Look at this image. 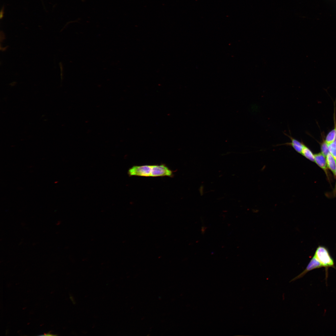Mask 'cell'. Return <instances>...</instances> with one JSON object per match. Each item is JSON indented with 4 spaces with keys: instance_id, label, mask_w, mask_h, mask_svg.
Here are the masks:
<instances>
[{
    "instance_id": "1",
    "label": "cell",
    "mask_w": 336,
    "mask_h": 336,
    "mask_svg": "<svg viewBox=\"0 0 336 336\" xmlns=\"http://www.w3.org/2000/svg\"><path fill=\"white\" fill-rule=\"evenodd\" d=\"M320 261L323 267L325 268V279L327 281L329 268L332 267L336 269L334 259L326 247L319 245L316 248L314 255Z\"/></svg>"
},
{
    "instance_id": "2",
    "label": "cell",
    "mask_w": 336,
    "mask_h": 336,
    "mask_svg": "<svg viewBox=\"0 0 336 336\" xmlns=\"http://www.w3.org/2000/svg\"><path fill=\"white\" fill-rule=\"evenodd\" d=\"M152 165L134 166L130 168L128 174L129 176L151 177Z\"/></svg>"
},
{
    "instance_id": "3",
    "label": "cell",
    "mask_w": 336,
    "mask_h": 336,
    "mask_svg": "<svg viewBox=\"0 0 336 336\" xmlns=\"http://www.w3.org/2000/svg\"><path fill=\"white\" fill-rule=\"evenodd\" d=\"M173 175V171L165 164L152 165L151 177H172Z\"/></svg>"
},
{
    "instance_id": "4",
    "label": "cell",
    "mask_w": 336,
    "mask_h": 336,
    "mask_svg": "<svg viewBox=\"0 0 336 336\" xmlns=\"http://www.w3.org/2000/svg\"><path fill=\"white\" fill-rule=\"evenodd\" d=\"M323 267L320 261L313 255L305 269L300 274L292 279L290 282L303 277L308 272L315 269Z\"/></svg>"
},
{
    "instance_id": "5",
    "label": "cell",
    "mask_w": 336,
    "mask_h": 336,
    "mask_svg": "<svg viewBox=\"0 0 336 336\" xmlns=\"http://www.w3.org/2000/svg\"><path fill=\"white\" fill-rule=\"evenodd\" d=\"M286 134L291 139V142L287 143H285L286 145L291 146L298 153H301L304 145L302 143L293 138L291 136L288 135L287 134Z\"/></svg>"
},
{
    "instance_id": "6",
    "label": "cell",
    "mask_w": 336,
    "mask_h": 336,
    "mask_svg": "<svg viewBox=\"0 0 336 336\" xmlns=\"http://www.w3.org/2000/svg\"><path fill=\"white\" fill-rule=\"evenodd\" d=\"M325 156L322 153L314 155L315 161L321 168L324 170L327 169V162Z\"/></svg>"
},
{
    "instance_id": "7",
    "label": "cell",
    "mask_w": 336,
    "mask_h": 336,
    "mask_svg": "<svg viewBox=\"0 0 336 336\" xmlns=\"http://www.w3.org/2000/svg\"><path fill=\"white\" fill-rule=\"evenodd\" d=\"M327 164L329 168L335 175L336 169V160L332 155L329 152L326 156Z\"/></svg>"
},
{
    "instance_id": "8",
    "label": "cell",
    "mask_w": 336,
    "mask_h": 336,
    "mask_svg": "<svg viewBox=\"0 0 336 336\" xmlns=\"http://www.w3.org/2000/svg\"><path fill=\"white\" fill-rule=\"evenodd\" d=\"M301 154L310 161H314V155L310 150L305 145L302 149Z\"/></svg>"
},
{
    "instance_id": "9",
    "label": "cell",
    "mask_w": 336,
    "mask_h": 336,
    "mask_svg": "<svg viewBox=\"0 0 336 336\" xmlns=\"http://www.w3.org/2000/svg\"><path fill=\"white\" fill-rule=\"evenodd\" d=\"M336 136V127L327 135L325 142L329 144L334 142Z\"/></svg>"
},
{
    "instance_id": "10",
    "label": "cell",
    "mask_w": 336,
    "mask_h": 336,
    "mask_svg": "<svg viewBox=\"0 0 336 336\" xmlns=\"http://www.w3.org/2000/svg\"><path fill=\"white\" fill-rule=\"evenodd\" d=\"M329 152L336 160V144L334 142L328 144Z\"/></svg>"
},
{
    "instance_id": "11",
    "label": "cell",
    "mask_w": 336,
    "mask_h": 336,
    "mask_svg": "<svg viewBox=\"0 0 336 336\" xmlns=\"http://www.w3.org/2000/svg\"><path fill=\"white\" fill-rule=\"evenodd\" d=\"M321 153L325 156L329 152L328 145L325 141L323 142L321 144Z\"/></svg>"
},
{
    "instance_id": "12",
    "label": "cell",
    "mask_w": 336,
    "mask_h": 336,
    "mask_svg": "<svg viewBox=\"0 0 336 336\" xmlns=\"http://www.w3.org/2000/svg\"><path fill=\"white\" fill-rule=\"evenodd\" d=\"M3 13H4L3 8H2L1 10V11L0 13V17L1 19H2L3 17Z\"/></svg>"
},
{
    "instance_id": "13",
    "label": "cell",
    "mask_w": 336,
    "mask_h": 336,
    "mask_svg": "<svg viewBox=\"0 0 336 336\" xmlns=\"http://www.w3.org/2000/svg\"><path fill=\"white\" fill-rule=\"evenodd\" d=\"M44 334L45 335V336H56L57 335H54V334H51L50 333V332L47 333H45V334Z\"/></svg>"
},
{
    "instance_id": "14",
    "label": "cell",
    "mask_w": 336,
    "mask_h": 336,
    "mask_svg": "<svg viewBox=\"0 0 336 336\" xmlns=\"http://www.w3.org/2000/svg\"><path fill=\"white\" fill-rule=\"evenodd\" d=\"M334 142V143L336 144V136L335 138L334 141V142Z\"/></svg>"
},
{
    "instance_id": "15",
    "label": "cell",
    "mask_w": 336,
    "mask_h": 336,
    "mask_svg": "<svg viewBox=\"0 0 336 336\" xmlns=\"http://www.w3.org/2000/svg\"><path fill=\"white\" fill-rule=\"evenodd\" d=\"M335 175H336V171H335Z\"/></svg>"
},
{
    "instance_id": "16",
    "label": "cell",
    "mask_w": 336,
    "mask_h": 336,
    "mask_svg": "<svg viewBox=\"0 0 336 336\" xmlns=\"http://www.w3.org/2000/svg\"></svg>"
}]
</instances>
